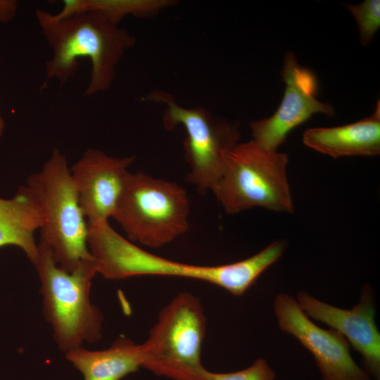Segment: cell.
<instances>
[{"mask_svg": "<svg viewBox=\"0 0 380 380\" xmlns=\"http://www.w3.org/2000/svg\"><path fill=\"white\" fill-rule=\"evenodd\" d=\"M35 16L52 57L46 62L47 80L65 84L75 75L80 58L90 60L91 70L86 96L107 90L115 76V68L136 38L102 14L84 11L65 17L37 9Z\"/></svg>", "mask_w": 380, "mask_h": 380, "instance_id": "1", "label": "cell"}, {"mask_svg": "<svg viewBox=\"0 0 380 380\" xmlns=\"http://www.w3.org/2000/svg\"><path fill=\"white\" fill-rule=\"evenodd\" d=\"M88 247L98 273L108 279L139 275L182 277L209 282L234 296L243 295L277 259L275 251L266 247L250 258L230 264L203 266L182 263L137 246L108 222L89 228Z\"/></svg>", "mask_w": 380, "mask_h": 380, "instance_id": "2", "label": "cell"}, {"mask_svg": "<svg viewBox=\"0 0 380 380\" xmlns=\"http://www.w3.org/2000/svg\"><path fill=\"white\" fill-rule=\"evenodd\" d=\"M32 264L40 281L43 313L53 338L64 353L101 338L103 317L90 300L92 279L98 273L93 258L82 261L72 272L58 266L50 251L38 243Z\"/></svg>", "mask_w": 380, "mask_h": 380, "instance_id": "3", "label": "cell"}, {"mask_svg": "<svg viewBox=\"0 0 380 380\" xmlns=\"http://www.w3.org/2000/svg\"><path fill=\"white\" fill-rule=\"evenodd\" d=\"M25 186L43 215L39 243L50 251L56 263L72 272L82 261L93 258L88 247V224L65 155L54 148Z\"/></svg>", "mask_w": 380, "mask_h": 380, "instance_id": "4", "label": "cell"}, {"mask_svg": "<svg viewBox=\"0 0 380 380\" xmlns=\"http://www.w3.org/2000/svg\"><path fill=\"white\" fill-rule=\"evenodd\" d=\"M189 210L187 194L177 184L129 172L112 217L129 241L158 248L188 230Z\"/></svg>", "mask_w": 380, "mask_h": 380, "instance_id": "5", "label": "cell"}, {"mask_svg": "<svg viewBox=\"0 0 380 380\" xmlns=\"http://www.w3.org/2000/svg\"><path fill=\"white\" fill-rule=\"evenodd\" d=\"M288 161L286 153L266 149L253 140L239 143L228 154L212 191L228 214L255 207L293 213Z\"/></svg>", "mask_w": 380, "mask_h": 380, "instance_id": "6", "label": "cell"}, {"mask_svg": "<svg viewBox=\"0 0 380 380\" xmlns=\"http://www.w3.org/2000/svg\"><path fill=\"white\" fill-rule=\"evenodd\" d=\"M206 317L201 300L183 291L160 312L141 343L143 367L175 380H205L201 355Z\"/></svg>", "mask_w": 380, "mask_h": 380, "instance_id": "7", "label": "cell"}, {"mask_svg": "<svg viewBox=\"0 0 380 380\" xmlns=\"http://www.w3.org/2000/svg\"><path fill=\"white\" fill-rule=\"evenodd\" d=\"M146 99L167 106L163 117L167 129L178 125L186 129L184 158L190 171L185 180L201 193L212 191L223 172L228 154L239 144L238 122L214 115L202 107H182L166 92H151Z\"/></svg>", "mask_w": 380, "mask_h": 380, "instance_id": "8", "label": "cell"}, {"mask_svg": "<svg viewBox=\"0 0 380 380\" xmlns=\"http://www.w3.org/2000/svg\"><path fill=\"white\" fill-rule=\"evenodd\" d=\"M281 78L285 83L282 101L270 118L249 124L253 141L272 151L285 142L288 134L315 113L336 115L334 106L317 99L318 82L310 70L299 65L294 53L288 51L283 62Z\"/></svg>", "mask_w": 380, "mask_h": 380, "instance_id": "9", "label": "cell"}, {"mask_svg": "<svg viewBox=\"0 0 380 380\" xmlns=\"http://www.w3.org/2000/svg\"><path fill=\"white\" fill-rule=\"evenodd\" d=\"M274 307L280 329L312 353L324 380H370L368 373L353 360L347 340L333 329L317 326L295 298L279 293Z\"/></svg>", "mask_w": 380, "mask_h": 380, "instance_id": "10", "label": "cell"}, {"mask_svg": "<svg viewBox=\"0 0 380 380\" xmlns=\"http://www.w3.org/2000/svg\"><path fill=\"white\" fill-rule=\"evenodd\" d=\"M134 156L117 158L89 148L70 167L80 207L88 225L108 222L122 191Z\"/></svg>", "mask_w": 380, "mask_h": 380, "instance_id": "11", "label": "cell"}, {"mask_svg": "<svg viewBox=\"0 0 380 380\" xmlns=\"http://www.w3.org/2000/svg\"><path fill=\"white\" fill-rule=\"evenodd\" d=\"M304 312L340 333L362 357L364 366L376 380L380 378V334L375 323L374 293L369 286L362 289L360 300L352 309H341L310 296L297 293Z\"/></svg>", "mask_w": 380, "mask_h": 380, "instance_id": "12", "label": "cell"}, {"mask_svg": "<svg viewBox=\"0 0 380 380\" xmlns=\"http://www.w3.org/2000/svg\"><path fill=\"white\" fill-rule=\"evenodd\" d=\"M303 142L309 148L333 158L379 155V101L372 115L355 122L306 129L303 135Z\"/></svg>", "mask_w": 380, "mask_h": 380, "instance_id": "13", "label": "cell"}, {"mask_svg": "<svg viewBox=\"0 0 380 380\" xmlns=\"http://www.w3.org/2000/svg\"><path fill=\"white\" fill-rule=\"evenodd\" d=\"M65 355L84 380H120L143 367L144 363L142 345L125 337L103 350H89L82 346Z\"/></svg>", "mask_w": 380, "mask_h": 380, "instance_id": "14", "label": "cell"}, {"mask_svg": "<svg viewBox=\"0 0 380 380\" xmlns=\"http://www.w3.org/2000/svg\"><path fill=\"white\" fill-rule=\"evenodd\" d=\"M42 223V213L26 186L11 198L0 197V248L17 246L33 264L39 253L34 233Z\"/></svg>", "mask_w": 380, "mask_h": 380, "instance_id": "15", "label": "cell"}, {"mask_svg": "<svg viewBox=\"0 0 380 380\" xmlns=\"http://www.w3.org/2000/svg\"><path fill=\"white\" fill-rule=\"evenodd\" d=\"M58 15L68 16L84 11H94L118 25L127 15L148 18L174 5L172 0H65Z\"/></svg>", "mask_w": 380, "mask_h": 380, "instance_id": "16", "label": "cell"}, {"mask_svg": "<svg viewBox=\"0 0 380 380\" xmlns=\"http://www.w3.org/2000/svg\"><path fill=\"white\" fill-rule=\"evenodd\" d=\"M357 23L360 43L366 46L380 27V1L365 0L358 4H344Z\"/></svg>", "mask_w": 380, "mask_h": 380, "instance_id": "17", "label": "cell"}, {"mask_svg": "<svg viewBox=\"0 0 380 380\" xmlns=\"http://www.w3.org/2000/svg\"><path fill=\"white\" fill-rule=\"evenodd\" d=\"M275 373L266 360L259 358L250 367L235 372L215 373L205 370V380H274Z\"/></svg>", "mask_w": 380, "mask_h": 380, "instance_id": "18", "label": "cell"}, {"mask_svg": "<svg viewBox=\"0 0 380 380\" xmlns=\"http://www.w3.org/2000/svg\"><path fill=\"white\" fill-rule=\"evenodd\" d=\"M15 0H0V25L12 21L18 11Z\"/></svg>", "mask_w": 380, "mask_h": 380, "instance_id": "19", "label": "cell"}, {"mask_svg": "<svg viewBox=\"0 0 380 380\" xmlns=\"http://www.w3.org/2000/svg\"><path fill=\"white\" fill-rule=\"evenodd\" d=\"M1 62V59H0ZM5 129V122L2 116L0 115V137L3 135Z\"/></svg>", "mask_w": 380, "mask_h": 380, "instance_id": "20", "label": "cell"}]
</instances>
